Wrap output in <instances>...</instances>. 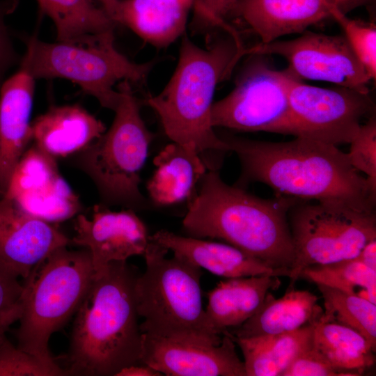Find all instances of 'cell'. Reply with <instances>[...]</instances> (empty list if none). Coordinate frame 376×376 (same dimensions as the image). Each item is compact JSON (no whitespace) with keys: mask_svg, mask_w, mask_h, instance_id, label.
I'll return each mask as SVG.
<instances>
[{"mask_svg":"<svg viewBox=\"0 0 376 376\" xmlns=\"http://www.w3.org/2000/svg\"><path fill=\"white\" fill-rule=\"evenodd\" d=\"M154 164L157 169L146 187L152 203L160 207L190 201L207 172L196 149L175 142L159 152Z\"/></svg>","mask_w":376,"mask_h":376,"instance_id":"44dd1931","label":"cell"},{"mask_svg":"<svg viewBox=\"0 0 376 376\" xmlns=\"http://www.w3.org/2000/svg\"><path fill=\"white\" fill-rule=\"evenodd\" d=\"M102 5V8L107 13L111 18L116 23V19L118 14L120 0H97Z\"/></svg>","mask_w":376,"mask_h":376,"instance_id":"b9f144b4","label":"cell"},{"mask_svg":"<svg viewBox=\"0 0 376 376\" xmlns=\"http://www.w3.org/2000/svg\"><path fill=\"white\" fill-rule=\"evenodd\" d=\"M288 223L294 246L289 288L304 268L354 258L376 239L375 210L342 201H299L288 212Z\"/></svg>","mask_w":376,"mask_h":376,"instance_id":"9c48e42d","label":"cell"},{"mask_svg":"<svg viewBox=\"0 0 376 376\" xmlns=\"http://www.w3.org/2000/svg\"><path fill=\"white\" fill-rule=\"evenodd\" d=\"M95 276L91 255L60 247L38 264L24 279L22 313L15 331L17 347L49 364L51 336L77 312Z\"/></svg>","mask_w":376,"mask_h":376,"instance_id":"8992f818","label":"cell"},{"mask_svg":"<svg viewBox=\"0 0 376 376\" xmlns=\"http://www.w3.org/2000/svg\"><path fill=\"white\" fill-rule=\"evenodd\" d=\"M40 10L54 22L57 40L81 41L113 32L116 24L91 0H36Z\"/></svg>","mask_w":376,"mask_h":376,"instance_id":"484cf974","label":"cell"},{"mask_svg":"<svg viewBox=\"0 0 376 376\" xmlns=\"http://www.w3.org/2000/svg\"><path fill=\"white\" fill-rule=\"evenodd\" d=\"M301 277L376 304V270L357 258L307 267L301 271Z\"/></svg>","mask_w":376,"mask_h":376,"instance_id":"4316f807","label":"cell"},{"mask_svg":"<svg viewBox=\"0 0 376 376\" xmlns=\"http://www.w3.org/2000/svg\"><path fill=\"white\" fill-rule=\"evenodd\" d=\"M299 199L263 198L226 184L217 169L206 172L182 221L187 236L228 244L289 274L294 246L288 212Z\"/></svg>","mask_w":376,"mask_h":376,"instance_id":"7a4b0ae2","label":"cell"},{"mask_svg":"<svg viewBox=\"0 0 376 376\" xmlns=\"http://www.w3.org/2000/svg\"><path fill=\"white\" fill-rule=\"evenodd\" d=\"M238 33L214 41L206 48L184 37L176 68L164 89L146 104L158 115L173 141L205 151L226 152L228 145L214 132L211 109L217 86L228 78L247 55Z\"/></svg>","mask_w":376,"mask_h":376,"instance_id":"277c9868","label":"cell"},{"mask_svg":"<svg viewBox=\"0 0 376 376\" xmlns=\"http://www.w3.org/2000/svg\"><path fill=\"white\" fill-rule=\"evenodd\" d=\"M375 111L370 92L336 86L322 88L295 80L285 114L267 132L290 134L338 146L350 143L361 120Z\"/></svg>","mask_w":376,"mask_h":376,"instance_id":"30bf717a","label":"cell"},{"mask_svg":"<svg viewBox=\"0 0 376 376\" xmlns=\"http://www.w3.org/2000/svg\"><path fill=\"white\" fill-rule=\"evenodd\" d=\"M235 347L227 334L219 345L143 334L141 363L168 376H246Z\"/></svg>","mask_w":376,"mask_h":376,"instance_id":"4fadbf2b","label":"cell"},{"mask_svg":"<svg viewBox=\"0 0 376 376\" xmlns=\"http://www.w3.org/2000/svg\"><path fill=\"white\" fill-rule=\"evenodd\" d=\"M105 131L102 121L77 104L52 106L31 123L34 144L54 157L79 152Z\"/></svg>","mask_w":376,"mask_h":376,"instance_id":"ffe728a7","label":"cell"},{"mask_svg":"<svg viewBox=\"0 0 376 376\" xmlns=\"http://www.w3.org/2000/svg\"><path fill=\"white\" fill-rule=\"evenodd\" d=\"M313 346L347 375H359L375 363V350L356 330L322 318L315 324Z\"/></svg>","mask_w":376,"mask_h":376,"instance_id":"d4e9b609","label":"cell"},{"mask_svg":"<svg viewBox=\"0 0 376 376\" xmlns=\"http://www.w3.org/2000/svg\"><path fill=\"white\" fill-rule=\"evenodd\" d=\"M12 201L25 213L51 224L68 219L81 208L77 196L61 176L45 190Z\"/></svg>","mask_w":376,"mask_h":376,"instance_id":"f1b7e54d","label":"cell"},{"mask_svg":"<svg viewBox=\"0 0 376 376\" xmlns=\"http://www.w3.org/2000/svg\"><path fill=\"white\" fill-rule=\"evenodd\" d=\"M35 79L24 68L4 81L0 88V196L32 140L30 117Z\"/></svg>","mask_w":376,"mask_h":376,"instance_id":"e0dca14e","label":"cell"},{"mask_svg":"<svg viewBox=\"0 0 376 376\" xmlns=\"http://www.w3.org/2000/svg\"><path fill=\"white\" fill-rule=\"evenodd\" d=\"M68 375L58 364L47 363L22 350L7 338L0 336V376H60Z\"/></svg>","mask_w":376,"mask_h":376,"instance_id":"1f68e13d","label":"cell"},{"mask_svg":"<svg viewBox=\"0 0 376 376\" xmlns=\"http://www.w3.org/2000/svg\"><path fill=\"white\" fill-rule=\"evenodd\" d=\"M318 299L308 290L294 288H290L279 299L269 292L262 306L251 318L228 332L237 338H250L297 330L320 320L324 310L318 304Z\"/></svg>","mask_w":376,"mask_h":376,"instance_id":"7402d4cb","label":"cell"},{"mask_svg":"<svg viewBox=\"0 0 376 376\" xmlns=\"http://www.w3.org/2000/svg\"><path fill=\"white\" fill-rule=\"evenodd\" d=\"M117 90L120 100L109 129L76 152L75 164L95 184L102 201L133 210L148 208L141 194L140 172L153 134L146 127L130 82Z\"/></svg>","mask_w":376,"mask_h":376,"instance_id":"52a82bcc","label":"cell"},{"mask_svg":"<svg viewBox=\"0 0 376 376\" xmlns=\"http://www.w3.org/2000/svg\"><path fill=\"white\" fill-rule=\"evenodd\" d=\"M220 137L240 161L242 174L237 186L259 182L279 195L342 201L375 210L376 188L336 146L303 137L285 142Z\"/></svg>","mask_w":376,"mask_h":376,"instance_id":"6da1fadb","label":"cell"},{"mask_svg":"<svg viewBox=\"0 0 376 376\" xmlns=\"http://www.w3.org/2000/svg\"><path fill=\"white\" fill-rule=\"evenodd\" d=\"M317 286L324 299L322 318L356 330L375 350L376 304L329 286Z\"/></svg>","mask_w":376,"mask_h":376,"instance_id":"83f0119b","label":"cell"},{"mask_svg":"<svg viewBox=\"0 0 376 376\" xmlns=\"http://www.w3.org/2000/svg\"><path fill=\"white\" fill-rule=\"evenodd\" d=\"M162 373L146 364H135L120 370L116 376H160Z\"/></svg>","mask_w":376,"mask_h":376,"instance_id":"f35d334b","label":"cell"},{"mask_svg":"<svg viewBox=\"0 0 376 376\" xmlns=\"http://www.w3.org/2000/svg\"><path fill=\"white\" fill-rule=\"evenodd\" d=\"M347 374L331 365L312 344L301 352L282 376H334Z\"/></svg>","mask_w":376,"mask_h":376,"instance_id":"836d02e7","label":"cell"},{"mask_svg":"<svg viewBox=\"0 0 376 376\" xmlns=\"http://www.w3.org/2000/svg\"><path fill=\"white\" fill-rule=\"evenodd\" d=\"M150 240L196 266L226 279L261 275L288 276L285 272L229 244L181 236L166 230L156 232L150 236Z\"/></svg>","mask_w":376,"mask_h":376,"instance_id":"ac0fdd59","label":"cell"},{"mask_svg":"<svg viewBox=\"0 0 376 376\" xmlns=\"http://www.w3.org/2000/svg\"><path fill=\"white\" fill-rule=\"evenodd\" d=\"M190 8L183 0H123L116 22L148 43L165 47L184 33Z\"/></svg>","mask_w":376,"mask_h":376,"instance_id":"603a6c76","label":"cell"},{"mask_svg":"<svg viewBox=\"0 0 376 376\" xmlns=\"http://www.w3.org/2000/svg\"><path fill=\"white\" fill-rule=\"evenodd\" d=\"M186 3L189 5L191 7L192 6L193 0H183Z\"/></svg>","mask_w":376,"mask_h":376,"instance_id":"7bdbcfd3","label":"cell"},{"mask_svg":"<svg viewBox=\"0 0 376 376\" xmlns=\"http://www.w3.org/2000/svg\"><path fill=\"white\" fill-rule=\"evenodd\" d=\"M317 322L274 336L237 338L224 334L240 348L246 376H282L292 361L312 345Z\"/></svg>","mask_w":376,"mask_h":376,"instance_id":"cb8c5ba5","label":"cell"},{"mask_svg":"<svg viewBox=\"0 0 376 376\" xmlns=\"http://www.w3.org/2000/svg\"><path fill=\"white\" fill-rule=\"evenodd\" d=\"M70 240L52 224L32 217L0 196V263L26 279L35 267Z\"/></svg>","mask_w":376,"mask_h":376,"instance_id":"9a60e30c","label":"cell"},{"mask_svg":"<svg viewBox=\"0 0 376 376\" xmlns=\"http://www.w3.org/2000/svg\"><path fill=\"white\" fill-rule=\"evenodd\" d=\"M238 0H193L194 22L201 28L220 27L226 32L236 30L228 25L226 18Z\"/></svg>","mask_w":376,"mask_h":376,"instance_id":"e575fe53","label":"cell"},{"mask_svg":"<svg viewBox=\"0 0 376 376\" xmlns=\"http://www.w3.org/2000/svg\"><path fill=\"white\" fill-rule=\"evenodd\" d=\"M338 8L345 14L363 6L373 4L375 0H334Z\"/></svg>","mask_w":376,"mask_h":376,"instance_id":"60d3db41","label":"cell"},{"mask_svg":"<svg viewBox=\"0 0 376 376\" xmlns=\"http://www.w3.org/2000/svg\"><path fill=\"white\" fill-rule=\"evenodd\" d=\"M22 313V305L19 300L12 306L0 311V336L5 334L10 327L19 320Z\"/></svg>","mask_w":376,"mask_h":376,"instance_id":"74e56055","label":"cell"},{"mask_svg":"<svg viewBox=\"0 0 376 376\" xmlns=\"http://www.w3.org/2000/svg\"><path fill=\"white\" fill-rule=\"evenodd\" d=\"M59 176L55 157L33 144L19 160L3 196L13 201L49 185Z\"/></svg>","mask_w":376,"mask_h":376,"instance_id":"f546056e","label":"cell"},{"mask_svg":"<svg viewBox=\"0 0 376 376\" xmlns=\"http://www.w3.org/2000/svg\"><path fill=\"white\" fill-rule=\"evenodd\" d=\"M168 251L150 240L143 255L146 270L134 285L142 334L220 344L222 336L211 330L203 308L201 268L175 254L168 258Z\"/></svg>","mask_w":376,"mask_h":376,"instance_id":"5b68a950","label":"cell"},{"mask_svg":"<svg viewBox=\"0 0 376 376\" xmlns=\"http://www.w3.org/2000/svg\"><path fill=\"white\" fill-rule=\"evenodd\" d=\"M356 258L370 268L376 270V239L367 243Z\"/></svg>","mask_w":376,"mask_h":376,"instance_id":"ab89813d","label":"cell"},{"mask_svg":"<svg viewBox=\"0 0 376 376\" xmlns=\"http://www.w3.org/2000/svg\"><path fill=\"white\" fill-rule=\"evenodd\" d=\"M331 17L341 27L352 50L371 80L376 77V26L373 22L354 19L336 5Z\"/></svg>","mask_w":376,"mask_h":376,"instance_id":"4dcf8cb0","label":"cell"},{"mask_svg":"<svg viewBox=\"0 0 376 376\" xmlns=\"http://www.w3.org/2000/svg\"><path fill=\"white\" fill-rule=\"evenodd\" d=\"M75 230L70 243L88 250L95 275L111 262L143 256L150 241L146 226L132 209L113 212L97 205L92 219L77 215Z\"/></svg>","mask_w":376,"mask_h":376,"instance_id":"5bb4252c","label":"cell"},{"mask_svg":"<svg viewBox=\"0 0 376 376\" xmlns=\"http://www.w3.org/2000/svg\"><path fill=\"white\" fill-rule=\"evenodd\" d=\"M139 274L127 261H114L95 275L75 313L68 375L116 376L141 364L143 334L134 295Z\"/></svg>","mask_w":376,"mask_h":376,"instance_id":"3957f363","label":"cell"},{"mask_svg":"<svg viewBox=\"0 0 376 376\" xmlns=\"http://www.w3.org/2000/svg\"><path fill=\"white\" fill-rule=\"evenodd\" d=\"M18 278L0 263V311L12 306L19 300L23 284Z\"/></svg>","mask_w":376,"mask_h":376,"instance_id":"8d00e7d4","label":"cell"},{"mask_svg":"<svg viewBox=\"0 0 376 376\" xmlns=\"http://www.w3.org/2000/svg\"><path fill=\"white\" fill-rule=\"evenodd\" d=\"M347 153L351 165L366 175L370 185L376 187V118L373 114L361 124L350 141Z\"/></svg>","mask_w":376,"mask_h":376,"instance_id":"d6a6232c","label":"cell"},{"mask_svg":"<svg viewBox=\"0 0 376 376\" xmlns=\"http://www.w3.org/2000/svg\"><path fill=\"white\" fill-rule=\"evenodd\" d=\"M280 283L279 276L271 275L221 281L207 293L205 312L208 326L219 336L239 327L260 309L270 290Z\"/></svg>","mask_w":376,"mask_h":376,"instance_id":"d6986e66","label":"cell"},{"mask_svg":"<svg viewBox=\"0 0 376 376\" xmlns=\"http://www.w3.org/2000/svg\"><path fill=\"white\" fill-rule=\"evenodd\" d=\"M233 90L213 102L211 123L243 132H268L286 112L292 83L299 79L288 67L275 68L266 55L249 54Z\"/></svg>","mask_w":376,"mask_h":376,"instance_id":"8fae6325","label":"cell"},{"mask_svg":"<svg viewBox=\"0 0 376 376\" xmlns=\"http://www.w3.org/2000/svg\"><path fill=\"white\" fill-rule=\"evenodd\" d=\"M17 4L18 0H0V88L6 72L19 60L5 22L6 17L15 10Z\"/></svg>","mask_w":376,"mask_h":376,"instance_id":"d590c367","label":"cell"},{"mask_svg":"<svg viewBox=\"0 0 376 376\" xmlns=\"http://www.w3.org/2000/svg\"><path fill=\"white\" fill-rule=\"evenodd\" d=\"M274 54L285 58L299 79L326 81L370 92L371 80L344 36L306 31L290 40L257 45L248 54Z\"/></svg>","mask_w":376,"mask_h":376,"instance_id":"7c38bea8","label":"cell"},{"mask_svg":"<svg viewBox=\"0 0 376 376\" xmlns=\"http://www.w3.org/2000/svg\"><path fill=\"white\" fill-rule=\"evenodd\" d=\"M113 41V31L77 42H46L32 36L26 41L19 67L35 79L70 80L102 107L114 111L120 100L116 84L143 82L154 63L132 62L116 49Z\"/></svg>","mask_w":376,"mask_h":376,"instance_id":"ba28073f","label":"cell"},{"mask_svg":"<svg viewBox=\"0 0 376 376\" xmlns=\"http://www.w3.org/2000/svg\"><path fill=\"white\" fill-rule=\"evenodd\" d=\"M334 0H238L231 10L267 44L331 18Z\"/></svg>","mask_w":376,"mask_h":376,"instance_id":"2e32d148","label":"cell"}]
</instances>
